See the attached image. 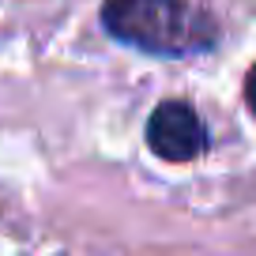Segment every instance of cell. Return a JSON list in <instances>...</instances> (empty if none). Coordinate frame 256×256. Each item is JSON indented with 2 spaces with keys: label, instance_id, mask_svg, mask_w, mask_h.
I'll list each match as a JSON object with an SVG mask.
<instances>
[{
  "label": "cell",
  "instance_id": "1",
  "mask_svg": "<svg viewBox=\"0 0 256 256\" xmlns=\"http://www.w3.org/2000/svg\"><path fill=\"white\" fill-rule=\"evenodd\" d=\"M102 26L154 56H184L215 46L218 26L188 0H102Z\"/></svg>",
  "mask_w": 256,
  "mask_h": 256
},
{
  "label": "cell",
  "instance_id": "2",
  "mask_svg": "<svg viewBox=\"0 0 256 256\" xmlns=\"http://www.w3.org/2000/svg\"><path fill=\"white\" fill-rule=\"evenodd\" d=\"M147 147L162 162H192L208 151V128L184 98H166L147 120Z\"/></svg>",
  "mask_w": 256,
  "mask_h": 256
},
{
  "label": "cell",
  "instance_id": "3",
  "mask_svg": "<svg viewBox=\"0 0 256 256\" xmlns=\"http://www.w3.org/2000/svg\"><path fill=\"white\" fill-rule=\"evenodd\" d=\"M245 102H248V110L256 113V64L248 68V76H245Z\"/></svg>",
  "mask_w": 256,
  "mask_h": 256
}]
</instances>
